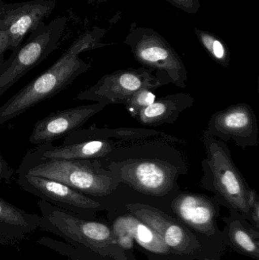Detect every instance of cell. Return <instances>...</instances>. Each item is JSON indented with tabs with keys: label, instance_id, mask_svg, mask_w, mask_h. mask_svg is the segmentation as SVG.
<instances>
[{
	"label": "cell",
	"instance_id": "obj_1",
	"mask_svg": "<svg viewBox=\"0 0 259 260\" xmlns=\"http://www.w3.org/2000/svg\"><path fill=\"white\" fill-rule=\"evenodd\" d=\"M100 35L97 30L87 32L77 38L59 59L45 72L29 82L0 107V126L21 115L38 104L51 99L91 68L79 55L97 48Z\"/></svg>",
	"mask_w": 259,
	"mask_h": 260
},
{
	"label": "cell",
	"instance_id": "obj_2",
	"mask_svg": "<svg viewBox=\"0 0 259 260\" xmlns=\"http://www.w3.org/2000/svg\"><path fill=\"white\" fill-rule=\"evenodd\" d=\"M18 174L62 182L97 202L113 193L120 183L117 174L100 160H47L26 154Z\"/></svg>",
	"mask_w": 259,
	"mask_h": 260
},
{
	"label": "cell",
	"instance_id": "obj_3",
	"mask_svg": "<svg viewBox=\"0 0 259 260\" xmlns=\"http://www.w3.org/2000/svg\"><path fill=\"white\" fill-rule=\"evenodd\" d=\"M40 229L63 239L64 241L91 250L102 256L125 260L113 231L103 223L82 218L40 200Z\"/></svg>",
	"mask_w": 259,
	"mask_h": 260
},
{
	"label": "cell",
	"instance_id": "obj_4",
	"mask_svg": "<svg viewBox=\"0 0 259 260\" xmlns=\"http://www.w3.org/2000/svg\"><path fill=\"white\" fill-rule=\"evenodd\" d=\"M66 23V17H57L49 24L41 21L29 33L0 68V97L57 48Z\"/></svg>",
	"mask_w": 259,
	"mask_h": 260
},
{
	"label": "cell",
	"instance_id": "obj_5",
	"mask_svg": "<svg viewBox=\"0 0 259 260\" xmlns=\"http://www.w3.org/2000/svg\"><path fill=\"white\" fill-rule=\"evenodd\" d=\"M204 145L215 192L233 209L243 215H249L248 200L250 188L233 161L228 145L206 134L204 135Z\"/></svg>",
	"mask_w": 259,
	"mask_h": 260
},
{
	"label": "cell",
	"instance_id": "obj_6",
	"mask_svg": "<svg viewBox=\"0 0 259 260\" xmlns=\"http://www.w3.org/2000/svg\"><path fill=\"white\" fill-rule=\"evenodd\" d=\"M152 72L145 68L129 69L105 75L94 85L79 92L76 99L104 104L106 106L118 104L124 105L137 91L141 89L155 91L164 85Z\"/></svg>",
	"mask_w": 259,
	"mask_h": 260
},
{
	"label": "cell",
	"instance_id": "obj_7",
	"mask_svg": "<svg viewBox=\"0 0 259 260\" xmlns=\"http://www.w3.org/2000/svg\"><path fill=\"white\" fill-rule=\"evenodd\" d=\"M106 167L117 174L120 183H126L141 193L155 197H162L171 191L179 174L170 164L154 159L111 162Z\"/></svg>",
	"mask_w": 259,
	"mask_h": 260
},
{
	"label": "cell",
	"instance_id": "obj_8",
	"mask_svg": "<svg viewBox=\"0 0 259 260\" xmlns=\"http://www.w3.org/2000/svg\"><path fill=\"white\" fill-rule=\"evenodd\" d=\"M18 184L26 192L78 216L90 219L102 206L98 202L68 185L41 176L18 174Z\"/></svg>",
	"mask_w": 259,
	"mask_h": 260
},
{
	"label": "cell",
	"instance_id": "obj_9",
	"mask_svg": "<svg viewBox=\"0 0 259 260\" xmlns=\"http://www.w3.org/2000/svg\"><path fill=\"white\" fill-rule=\"evenodd\" d=\"M205 134L222 142L233 141L237 146L258 145L259 129L256 116L246 104H237L211 116Z\"/></svg>",
	"mask_w": 259,
	"mask_h": 260
},
{
	"label": "cell",
	"instance_id": "obj_10",
	"mask_svg": "<svg viewBox=\"0 0 259 260\" xmlns=\"http://www.w3.org/2000/svg\"><path fill=\"white\" fill-rule=\"evenodd\" d=\"M56 7V0H30L9 3L0 0V30L9 35V49L13 52L24 38Z\"/></svg>",
	"mask_w": 259,
	"mask_h": 260
},
{
	"label": "cell",
	"instance_id": "obj_11",
	"mask_svg": "<svg viewBox=\"0 0 259 260\" xmlns=\"http://www.w3.org/2000/svg\"><path fill=\"white\" fill-rule=\"evenodd\" d=\"M134 216L156 232L169 250L179 255H193L199 249V242L182 224L159 209L141 203L126 206Z\"/></svg>",
	"mask_w": 259,
	"mask_h": 260
},
{
	"label": "cell",
	"instance_id": "obj_12",
	"mask_svg": "<svg viewBox=\"0 0 259 260\" xmlns=\"http://www.w3.org/2000/svg\"><path fill=\"white\" fill-rule=\"evenodd\" d=\"M106 107L104 104L95 103L51 113L35 123L29 141L34 145L53 143L80 129Z\"/></svg>",
	"mask_w": 259,
	"mask_h": 260
},
{
	"label": "cell",
	"instance_id": "obj_13",
	"mask_svg": "<svg viewBox=\"0 0 259 260\" xmlns=\"http://www.w3.org/2000/svg\"><path fill=\"white\" fill-rule=\"evenodd\" d=\"M137 60L149 70L163 72L166 82L179 88L187 87V72L180 58L158 38H144L132 45Z\"/></svg>",
	"mask_w": 259,
	"mask_h": 260
},
{
	"label": "cell",
	"instance_id": "obj_14",
	"mask_svg": "<svg viewBox=\"0 0 259 260\" xmlns=\"http://www.w3.org/2000/svg\"><path fill=\"white\" fill-rule=\"evenodd\" d=\"M117 148V142L109 139H94L73 143L53 145L45 143L27 151L33 157L47 160H100L106 159Z\"/></svg>",
	"mask_w": 259,
	"mask_h": 260
},
{
	"label": "cell",
	"instance_id": "obj_15",
	"mask_svg": "<svg viewBox=\"0 0 259 260\" xmlns=\"http://www.w3.org/2000/svg\"><path fill=\"white\" fill-rule=\"evenodd\" d=\"M176 216L189 227L207 236L216 233L217 208L211 199L202 194L183 193L172 202Z\"/></svg>",
	"mask_w": 259,
	"mask_h": 260
},
{
	"label": "cell",
	"instance_id": "obj_16",
	"mask_svg": "<svg viewBox=\"0 0 259 260\" xmlns=\"http://www.w3.org/2000/svg\"><path fill=\"white\" fill-rule=\"evenodd\" d=\"M41 215L28 213L0 197V244L13 246L40 229Z\"/></svg>",
	"mask_w": 259,
	"mask_h": 260
},
{
	"label": "cell",
	"instance_id": "obj_17",
	"mask_svg": "<svg viewBox=\"0 0 259 260\" xmlns=\"http://www.w3.org/2000/svg\"><path fill=\"white\" fill-rule=\"evenodd\" d=\"M193 103L194 99L190 94H169L156 99L152 105L141 109L135 119L144 126L173 124L184 111L193 106Z\"/></svg>",
	"mask_w": 259,
	"mask_h": 260
},
{
	"label": "cell",
	"instance_id": "obj_18",
	"mask_svg": "<svg viewBox=\"0 0 259 260\" xmlns=\"http://www.w3.org/2000/svg\"><path fill=\"white\" fill-rule=\"evenodd\" d=\"M94 139H118L122 142H141L144 140L162 141L166 142H180L177 138L169 136L156 130L120 128L106 129L98 128L95 124L88 129H79L65 136L63 144L73 143L79 141Z\"/></svg>",
	"mask_w": 259,
	"mask_h": 260
},
{
	"label": "cell",
	"instance_id": "obj_19",
	"mask_svg": "<svg viewBox=\"0 0 259 260\" xmlns=\"http://www.w3.org/2000/svg\"><path fill=\"white\" fill-rule=\"evenodd\" d=\"M114 234H123L132 238L141 247L157 254L170 253L161 237L134 215L120 217L113 226Z\"/></svg>",
	"mask_w": 259,
	"mask_h": 260
},
{
	"label": "cell",
	"instance_id": "obj_20",
	"mask_svg": "<svg viewBox=\"0 0 259 260\" xmlns=\"http://www.w3.org/2000/svg\"><path fill=\"white\" fill-rule=\"evenodd\" d=\"M254 233L239 221H233L228 224V235L234 248L246 256L259 260L258 235Z\"/></svg>",
	"mask_w": 259,
	"mask_h": 260
},
{
	"label": "cell",
	"instance_id": "obj_21",
	"mask_svg": "<svg viewBox=\"0 0 259 260\" xmlns=\"http://www.w3.org/2000/svg\"><path fill=\"white\" fill-rule=\"evenodd\" d=\"M155 100L156 94L154 91L141 89L134 94L124 105L131 117L135 119L141 109L152 105Z\"/></svg>",
	"mask_w": 259,
	"mask_h": 260
},
{
	"label": "cell",
	"instance_id": "obj_22",
	"mask_svg": "<svg viewBox=\"0 0 259 260\" xmlns=\"http://www.w3.org/2000/svg\"><path fill=\"white\" fill-rule=\"evenodd\" d=\"M202 41L205 48L216 61L224 67H227L229 64L230 57L228 50L220 41L208 35H203L202 36Z\"/></svg>",
	"mask_w": 259,
	"mask_h": 260
},
{
	"label": "cell",
	"instance_id": "obj_23",
	"mask_svg": "<svg viewBox=\"0 0 259 260\" xmlns=\"http://www.w3.org/2000/svg\"><path fill=\"white\" fill-rule=\"evenodd\" d=\"M249 215H251L254 225L259 229V198L254 189H251L249 193Z\"/></svg>",
	"mask_w": 259,
	"mask_h": 260
},
{
	"label": "cell",
	"instance_id": "obj_24",
	"mask_svg": "<svg viewBox=\"0 0 259 260\" xmlns=\"http://www.w3.org/2000/svg\"><path fill=\"white\" fill-rule=\"evenodd\" d=\"M14 170L0 154V184L9 183L14 177Z\"/></svg>",
	"mask_w": 259,
	"mask_h": 260
},
{
	"label": "cell",
	"instance_id": "obj_25",
	"mask_svg": "<svg viewBox=\"0 0 259 260\" xmlns=\"http://www.w3.org/2000/svg\"><path fill=\"white\" fill-rule=\"evenodd\" d=\"M9 35L4 30H0V68L5 62L4 55L9 49Z\"/></svg>",
	"mask_w": 259,
	"mask_h": 260
},
{
	"label": "cell",
	"instance_id": "obj_26",
	"mask_svg": "<svg viewBox=\"0 0 259 260\" xmlns=\"http://www.w3.org/2000/svg\"><path fill=\"white\" fill-rule=\"evenodd\" d=\"M177 1H179V3H185V2H187V0H177Z\"/></svg>",
	"mask_w": 259,
	"mask_h": 260
}]
</instances>
